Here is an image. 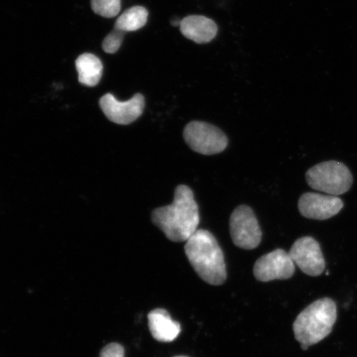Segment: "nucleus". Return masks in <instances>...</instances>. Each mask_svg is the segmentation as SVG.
Returning <instances> with one entry per match:
<instances>
[{
  "label": "nucleus",
  "instance_id": "f257e3e1",
  "mask_svg": "<svg viewBox=\"0 0 357 357\" xmlns=\"http://www.w3.org/2000/svg\"><path fill=\"white\" fill-rule=\"evenodd\" d=\"M151 220L172 242H186L199 225V213L193 191L190 187H176L172 204L154 209Z\"/></svg>",
  "mask_w": 357,
  "mask_h": 357
},
{
  "label": "nucleus",
  "instance_id": "f03ea898",
  "mask_svg": "<svg viewBox=\"0 0 357 357\" xmlns=\"http://www.w3.org/2000/svg\"><path fill=\"white\" fill-rule=\"evenodd\" d=\"M185 255L205 282L221 285L227 279L225 256L215 236L207 230L199 229L186 241Z\"/></svg>",
  "mask_w": 357,
  "mask_h": 357
},
{
  "label": "nucleus",
  "instance_id": "7ed1b4c3",
  "mask_svg": "<svg viewBox=\"0 0 357 357\" xmlns=\"http://www.w3.org/2000/svg\"><path fill=\"white\" fill-rule=\"evenodd\" d=\"M337 310L332 298H322L303 310L293 324L294 336L301 344L312 346L332 333Z\"/></svg>",
  "mask_w": 357,
  "mask_h": 357
},
{
  "label": "nucleus",
  "instance_id": "20e7f679",
  "mask_svg": "<svg viewBox=\"0 0 357 357\" xmlns=\"http://www.w3.org/2000/svg\"><path fill=\"white\" fill-rule=\"evenodd\" d=\"M305 177L312 189L334 196L347 193L354 183L350 169L337 160L316 165L307 172Z\"/></svg>",
  "mask_w": 357,
  "mask_h": 357
},
{
  "label": "nucleus",
  "instance_id": "39448f33",
  "mask_svg": "<svg viewBox=\"0 0 357 357\" xmlns=\"http://www.w3.org/2000/svg\"><path fill=\"white\" fill-rule=\"evenodd\" d=\"M184 139L195 153L206 155L221 153L229 144L227 136L220 128L199 121L186 125Z\"/></svg>",
  "mask_w": 357,
  "mask_h": 357
},
{
  "label": "nucleus",
  "instance_id": "423d86ee",
  "mask_svg": "<svg viewBox=\"0 0 357 357\" xmlns=\"http://www.w3.org/2000/svg\"><path fill=\"white\" fill-rule=\"evenodd\" d=\"M230 234L236 247L245 250L255 249L260 245L262 231L252 209L241 205L231 213Z\"/></svg>",
  "mask_w": 357,
  "mask_h": 357
},
{
  "label": "nucleus",
  "instance_id": "0eeeda50",
  "mask_svg": "<svg viewBox=\"0 0 357 357\" xmlns=\"http://www.w3.org/2000/svg\"><path fill=\"white\" fill-rule=\"evenodd\" d=\"M296 264L289 252L282 249L275 250L259 258L253 268L254 275L261 282L288 280L292 278Z\"/></svg>",
  "mask_w": 357,
  "mask_h": 357
},
{
  "label": "nucleus",
  "instance_id": "6e6552de",
  "mask_svg": "<svg viewBox=\"0 0 357 357\" xmlns=\"http://www.w3.org/2000/svg\"><path fill=\"white\" fill-rule=\"evenodd\" d=\"M294 264L310 276H319L324 273L326 266L322 249L312 236H303L298 239L289 252Z\"/></svg>",
  "mask_w": 357,
  "mask_h": 357
},
{
  "label": "nucleus",
  "instance_id": "1a4fd4ad",
  "mask_svg": "<svg viewBox=\"0 0 357 357\" xmlns=\"http://www.w3.org/2000/svg\"><path fill=\"white\" fill-rule=\"evenodd\" d=\"M100 108L110 121L121 125H128L136 121L144 113L145 108L144 96L136 93L132 99L121 102L107 93L100 100Z\"/></svg>",
  "mask_w": 357,
  "mask_h": 357
},
{
  "label": "nucleus",
  "instance_id": "9d476101",
  "mask_svg": "<svg viewBox=\"0 0 357 357\" xmlns=\"http://www.w3.org/2000/svg\"><path fill=\"white\" fill-rule=\"evenodd\" d=\"M301 215L315 220H327L336 216L344 207L343 201L334 195L305 193L298 199Z\"/></svg>",
  "mask_w": 357,
  "mask_h": 357
},
{
  "label": "nucleus",
  "instance_id": "9b49d317",
  "mask_svg": "<svg viewBox=\"0 0 357 357\" xmlns=\"http://www.w3.org/2000/svg\"><path fill=\"white\" fill-rule=\"evenodd\" d=\"M181 32L186 38L198 44L211 42L216 37L218 26L207 17L191 15L182 20Z\"/></svg>",
  "mask_w": 357,
  "mask_h": 357
},
{
  "label": "nucleus",
  "instance_id": "f8f14e48",
  "mask_svg": "<svg viewBox=\"0 0 357 357\" xmlns=\"http://www.w3.org/2000/svg\"><path fill=\"white\" fill-rule=\"evenodd\" d=\"M149 326L151 335L158 342H172L181 333V325L172 319L166 310L156 309L149 314Z\"/></svg>",
  "mask_w": 357,
  "mask_h": 357
},
{
  "label": "nucleus",
  "instance_id": "ddd939ff",
  "mask_svg": "<svg viewBox=\"0 0 357 357\" xmlns=\"http://www.w3.org/2000/svg\"><path fill=\"white\" fill-rule=\"evenodd\" d=\"M80 84L89 87L97 86L102 74V64L96 56L84 53L75 61Z\"/></svg>",
  "mask_w": 357,
  "mask_h": 357
},
{
  "label": "nucleus",
  "instance_id": "4468645a",
  "mask_svg": "<svg viewBox=\"0 0 357 357\" xmlns=\"http://www.w3.org/2000/svg\"><path fill=\"white\" fill-rule=\"evenodd\" d=\"M149 17V11L142 6L128 8L116 21L114 29L123 33L134 32L144 28Z\"/></svg>",
  "mask_w": 357,
  "mask_h": 357
},
{
  "label": "nucleus",
  "instance_id": "2eb2a0df",
  "mask_svg": "<svg viewBox=\"0 0 357 357\" xmlns=\"http://www.w3.org/2000/svg\"><path fill=\"white\" fill-rule=\"evenodd\" d=\"M91 8L96 15L110 19L121 10V0H91Z\"/></svg>",
  "mask_w": 357,
  "mask_h": 357
},
{
  "label": "nucleus",
  "instance_id": "dca6fc26",
  "mask_svg": "<svg viewBox=\"0 0 357 357\" xmlns=\"http://www.w3.org/2000/svg\"><path fill=\"white\" fill-rule=\"evenodd\" d=\"M124 33L122 31L115 29L105 38L102 47L106 53L114 54L117 52L123 41Z\"/></svg>",
  "mask_w": 357,
  "mask_h": 357
},
{
  "label": "nucleus",
  "instance_id": "f3484780",
  "mask_svg": "<svg viewBox=\"0 0 357 357\" xmlns=\"http://www.w3.org/2000/svg\"><path fill=\"white\" fill-rule=\"evenodd\" d=\"M100 357H124V348L118 343H110L102 348Z\"/></svg>",
  "mask_w": 357,
  "mask_h": 357
},
{
  "label": "nucleus",
  "instance_id": "a211bd4d",
  "mask_svg": "<svg viewBox=\"0 0 357 357\" xmlns=\"http://www.w3.org/2000/svg\"><path fill=\"white\" fill-rule=\"evenodd\" d=\"M307 347H309V346H307L305 344H301V348L303 351H306L307 349Z\"/></svg>",
  "mask_w": 357,
  "mask_h": 357
},
{
  "label": "nucleus",
  "instance_id": "6ab92c4d",
  "mask_svg": "<svg viewBox=\"0 0 357 357\" xmlns=\"http://www.w3.org/2000/svg\"><path fill=\"white\" fill-rule=\"evenodd\" d=\"M176 357H189V356H176Z\"/></svg>",
  "mask_w": 357,
  "mask_h": 357
}]
</instances>
